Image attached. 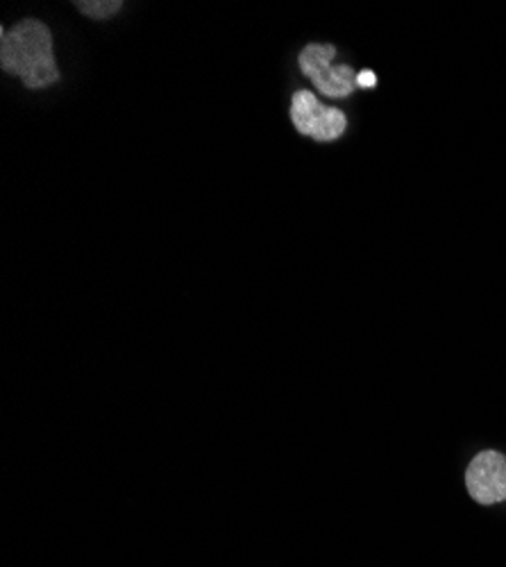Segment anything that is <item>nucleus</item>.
Wrapping results in <instances>:
<instances>
[{
    "instance_id": "f257e3e1",
    "label": "nucleus",
    "mask_w": 506,
    "mask_h": 567,
    "mask_svg": "<svg viewBox=\"0 0 506 567\" xmlns=\"http://www.w3.org/2000/svg\"><path fill=\"white\" fill-rule=\"evenodd\" d=\"M0 69L21 78L32 91L55 84L60 69L49 25L37 19H23L10 32L0 28Z\"/></svg>"
},
{
    "instance_id": "f03ea898",
    "label": "nucleus",
    "mask_w": 506,
    "mask_h": 567,
    "mask_svg": "<svg viewBox=\"0 0 506 567\" xmlns=\"http://www.w3.org/2000/svg\"><path fill=\"white\" fill-rule=\"evenodd\" d=\"M337 49L330 43H309L300 53V71L313 82V86L328 99H348L357 86V73L352 66H332Z\"/></svg>"
},
{
    "instance_id": "7ed1b4c3",
    "label": "nucleus",
    "mask_w": 506,
    "mask_h": 567,
    "mask_svg": "<svg viewBox=\"0 0 506 567\" xmlns=\"http://www.w3.org/2000/svg\"><path fill=\"white\" fill-rule=\"evenodd\" d=\"M291 121L302 136L330 144L343 136L348 118L341 110L320 103L311 91H298L291 103Z\"/></svg>"
},
{
    "instance_id": "20e7f679",
    "label": "nucleus",
    "mask_w": 506,
    "mask_h": 567,
    "mask_svg": "<svg viewBox=\"0 0 506 567\" xmlns=\"http://www.w3.org/2000/svg\"><path fill=\"white\" fill-rule=\"evenodd\" d=\"M466 488L482 506L506 502V456L495 450L479 452L466 470Z\"/></svg>"
},
{
    "instance_id": "39448f33",
    "label": "nucleus",
    "mask_w": 506,
    "mask_h": 567,
    "mask_svg": "<svg viewBox=\"0 0 506 567\" xmlns=\"http://www.w3.org/2000/svg\"><path fill=\"white\" fill-rule=\"evenodd\" d=\"M75 8L89 17V19H96V21H107L114 14L121 12L123 3L121 0H86V3H75Z\"/></svg>"
},
{
    "instance_id": "423d86ee",
    "label": "nucleus",
    "mask_w": 506,
    "mask_h": 567,
    "mask_svg": "<svg viewBox=\"0 0 506 567\" xmlns=\"http://www.w3.org/2000/svg\"><path fill=\"white\" fill-rule=\"evenodd\" d=\"M357 86L359 89H373V86H378V75L373 73V71H359L357 73Z\"/></svg>"
}]
</instances>
